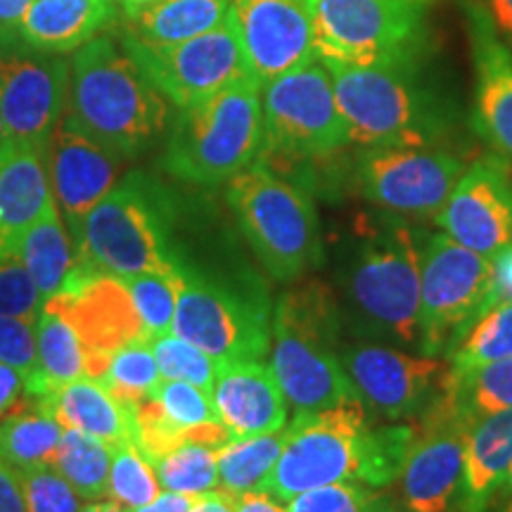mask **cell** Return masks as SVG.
I'll return each mask as SVG.
<instances>
[{
    "mask_svg": "<svg viewBox=\"0 0 512 512\" xmlns=\"http://www.w3.org/2000/svg\"><path fill=\"white\" fill-rule=\"evenodd\" d=\"M36 356L38 370L24 387L27 399H41L62 384L88 377V356L79 335L48 306H43L36 318Z\"/></svg>",
    "mask_w": 512,
    "mask_h": 512,
    "instance_id": "31",
    "label": "cell"
},
{
    "mask_svg": "<svg viewBox=\"0 0 512 512\" xmlns=\"http://www.w3.org/2000/svg\"><path fill=\"white\" fill-rule=\"evenodd\" d=\"M5 140H8V133H5V126H3V119H0V145L5 143Z\"/></svg>",
    "mask_w": 512,
    "mask_h": 512,
    "instance_id": "57",
    "label": "cell"
},
{
    "mask_svg": "<svg viewBox=\"0 0 512 512\" xmlns=\"http://www.w3.org/2000/svg\"><path fill=\"white\" fill-rule=\"evenodd\" d=\"M24 396V377L8 363L0 361V418L17 406Z\"/></svg>",
    "mask_w": 512,
    "mask_h": 512,
    "instance_id": "48",
    "label": "cell"
},
{
    "mask_svg": "<svg viewBox=\"0 0 512 512\" xmlns=\"http://www.w3.org/2000/svg\"><path fill=\"white\" fill-rule=\"evenodd\" d=\"M434 223L472 252L494 256L512 242V178L503 157L465 166Z\"/></svg>",
    "mask_w": 512,
    "mask_h": 512,
    "instance_id": "21",
    "label": "cell"
},
{
    "mask_svg": "<svg viewBox=\"0 0 512 512\" xmlns=\"http://www.w3.org/2000/svg\"><path fill=\"white\" fill-rule=\"evenodd\" d=\"M233 439L223 422L195 427L188 441L171 448L155 460V470L164 491L183 496H200L219 489V451Z\"/></svg>",
    "mask_w": 512,
    "mask_h": 512,
    "instance_id": "29",
    "label": "cell"
},
{
    "mask_svg": "<svg viewBox=\"0 0 512 512\" xmlns=\"http://www.w3.org/2000/svg\"><path fill=\"white\" fill-rule=\"evenodd\" d=\"M15 256L27 268L46 302L60 294L69 275L74 273L79 254H76L74 240L64 226L57 204L48 207L46 214L24 233Z\"/></svg>",
    "mask_w": 512,
    "mask_h": 512,
    "instance_id": "30",
    "label": "cell"
},
{
    "mask_svg": "<svg viewBox=\"0 0 512 512\" xmlns=\"http://www.w3.org/2000/svg\"><path fill=\"white\" fill-rule=\"evenodd\" d=\"M283 432L230 439L219 451L221 489L235 496L264 489L268 475L278 463L280 448H283Z\"/></svg>",
    "mask_w": 512,
    "mask_h": 512,
    "instance_id": "35",
    "label": "cell"
},
{
    "mask_svg": "<svg viewBox=\"0 0 512 512\" xmlns=\"http://www.w3.org/2000/svg\"><path fill=\"white\" fill-rule=\"evenodd\" d=\"M503 302H512V242L491 256V287L486 297V311Z\"/></svg>",
    "mask_w": 512,
    "mask_h": 512,
    "instance_id": "46",
    "label": "cell"
},
{
    "mask_svg": "<svg viewBox=\"0 0 512 512\" xmlns=\"http://www.w3.org/2000/svg\"><path fill=\"white\" fill-rule=\"evenodd\" d=\"M226 200L259 264L278 283H292L318 264L320 230L311 195L264 159L230 178Z\"/></svg>",
    "mask_w": 512,
    "mask_h": 512,
    "instance_id": "9",
    "label": "cell"
},
{
    "mask_svg": "<svg viewBox=\"0 0 512 512\" xmlns=\"http://www.w3.org/2000/svg\"><path fill=\"white\" fill-rule=\"evenodd\" d=\"M46 299L17 256L0 259V316L36 320Z\"/></svg>",
    "mask_w": 512,
    "mask_h": 512,
    "instance_id": "44",
    "label": "cell"
},
{
    "mask_svg": "<svg viewBox=\"0 0 512 512\" xmlns=\"http://www.w3.org/2000/svg\"><path fill=\"white\" fill-rule=\"evenodd\" d=\"M211 399L233 439L283 432L287 427V399L273 368L264 361L223 363Z\"/></svg>",
    "mask_w": 512,
    "mask_h": 512,
    "instance_id": "23",
    "label": "cell"
},
{
    "mask_svg": "<svg viewBox=\"0 0 512 512\" xmlns=\"http://www.w3.org/2000/svg\"><path fill=\"white\" fill-rule=\"evenodd\" d=\"M79 335L88 356V377L100 380L114 351L138 339H150L124 278L76 264L60 294L48 299Z\"/></svg>",
    "mask_w": 512,
    "mask_h": 512,
    "instance_id": "17",
    "label": "cell"
},
{
    "mask_svg": "<svg viewBox=\"0 0 512 512\" xmlns=\"http://www.w3.org/2000/svg\"><path fill=\"white\" fill-rule=\"evenodd\" d=\"M467 432H470V425L437 406L422 415L399 475L403 510H456L460 482H463Z\"/></svg>",
    "mask_w": 512,
    "mask_h": 512,
    "instance_id": "20",
    "label": "cell"
},
{
    "mask_svg": "<svg viewBox=\"0 0 512 512\" xmlns=\"http://www.w3.org/2000/svg\"><path fill=\"white\" fill-rule=\"evenodd\" d=\"M415 432V422H375L358 396L297 413L285 427L278 463L261 491L287 503L339 482L387 489L401 475Z\"/></svg>",
    "mask_w": 512,
    "mask_h": 512,
    "instance_id": "1",
    "label": "cell"
},
{
    "mask_svg": "<svg viewBox=\"0 0 512 512\" xmlns=\"http://www.w3.org/2000/svg\"><path fill=\"white\" fill-rule=\"evenodd\" d=\"M150 399L157 403L162 418L178 432H188L192 427L221 422L211 394L190 382L162 380Z\"/></svg>",
    "mask_w": 512,
    "mask_h": 512,
    "instance_id": "42",
    "label": "cell"
},
{
    "mask_svg": "<svg viewBox=\"0 0 512 512\" xmlns=\"http://www.w3.org/2000/svg\"><path fill=\"white\" fill-rule=\"evenodd\" d=\"M512 356V302L496 304L482 313L465 337L446 356L448 373L465 375Z\"/></svg>",
    "mask_w": 512,
    "mask_h": 512,
    "instance_id": "36",
    "label": "cell"
},
{
    "mask_svg": "<svg viewBox=\"0 0 512 512\" xmlns=\"http://www.w3.org/2000/svg\"><path fill=\"white\" fill-rule=\"evenodd\" d=\"M124 162L117 152L88 136L64 110L48 145V178L74 247L88 214L117 185Z\"/></svg>",
    "mask_w": 512,
    "mask_h": 512,
    "instance_id": "19",
    "label": "cell"
},
{
    "mask_svg": "<svg viewBox=\"0 0 512 512\" xmlns=\"http://www.w3.org/2000/svg\"><path fill=\"white\" fill-rule=\"evenodd\" d=\"M432 38L413 0H318L316 53L354 67L420 69Z\"/></svg>",
    "mask_w": 512,
    "mask_h": 512,
    "instance_id": "10",
    "label": "cell"
},
{
    "mask_svg": "<svg viewBox=\"0 0 512 512\" xmlns=\"http://www.w3.org/2000/svg\"><path fill=\"white\" fill-rule=\"evenodd\" d=\"M463 171V159L444 147H363L354 178L358 192L382 211L434 219Z\"/></svg>",
    "mask_w": 512,
    "mask_h": 512,
    "instance_id": "15",
    "label": "cell"
},
{
    "mask_svg": "<svg viewBox=\"0 0 512 512\" xmlns=\"http://www.w3.org/2000/svg\"><path fill=\"white\" fill-rule=\"evenodd\" d=\"M230 10L233 0H159L126 17V36L150 46H169L216 29Z\"/></svg>",
    "mask_w": 512,
    "mask_h": 512,
    "instance_id": "28",
    "label": "cell"
},
{
    "mask_svg": "<svg viewBox=\"0 0 512 512\" xmlns=\"http://www.w3.org/2000/svg\"><path fill=\"white\" fill-rule=\"evenodd\" d=\"M413 3H418V5H425V8H427V5L434 3V0H413Z\"/></svg>",
    "mask_w": 512,
    "mask_h": 512,
    "instance_id": "59",
    "label": "cell"
},
{
    "mask_svg": "<svg viewBox=\"0 0 512 512\" xmlns=\"http://www.w3.org/2000/svg\"><path fill=\"white\" fill-rule=\"evenodd\" d=\"M121 43L152 86L178 110L254 79L233 12L216 29L181 43L150 46L126 34Z\"/></svg>",
    "mask_w": 512,
    "mask_h": 512,
    "instance_id": "13",
    "label": "cell"
},
{
    "mask_svg": "<svg viewBox=\"0 0 512 512\" xmlns=\"http://www.w3.org/2000/svg\"><path fill=\"white\" fill-rule=\"evenodd\" d=\"M498 512H512V496L508 498V501H505V503H503V508H501V510H498Z\"/></svg>",
    "mask_w": 512,
    "mask_h": 512,
    "instance_id": "58",
    "label": "cell"
},
{
    "mask_svg": "<svg viewBox=\"0 0 512 512\" xmlns=\"http://www.w3.org/2000/svg\"><path fill=\"white\" fill-rule=\"evenodd\" d=\"M342 366L358 399L384 422L420 420L439 401L448 377V363L439 358L380 342L344 344Z\"/></svg>",
    "mask_w": 512,
    "mask_h": 512,
    "instance_id": "16",
    "label": "cell"
},
{
    "mask_svg": "<svg viewBox=\"0 0 512 512\" xmlns=\"http://www.w3.org/2000/svg\"><path fill=\"white\" fill-rule=\"evenodd\" d=\"M512 465V408L477 420L465 441L458 512H486Z\"/></svg>",
    "mask_w": 512,
    "mask_h": 512,
    "instance_id": "27",
    "label": "cell"
},
{
    "mask_svg": "<svg viewBox=\"0 0 512 512\" xmlns=\"http://www.w3.org/2000/svg\"><path fill=\"white\" fill-rule=\"evenodd\" d=\"M0 512H27L22 484L8 465L0 463Z\"/></svg>",
    "mask_w": 512,
    "mask_h": 512,
    "instance_id": "49",
    "label": "cell"
},
{
    "mask_svg": "<svg viewBox=\"0 0 512 512\" xmlns=\"http://www.w3.org/2000/svg\"><path fill=\"white\" fill-rule=\"evenodd\" d=\"M117 3H119V8L124 10V17H133V15H138L140 10L159 3V0H117Z\"/></svg>",
    "mask_w": 512,
    "mask_h": 512,
    "instance_id": "54",
    "label": "cell"
},
{
    "mask_svg": "<svg viewBox=\"0 0 512 512\" xmlns=\"http://www.w3.org/2000/svg\"><path fill=\"white\" fill-rule=\"evenodd\" d=\"M117 22V0H31L15 27L31 46L76 53Z\"/></svg>",
    "mask_w": 512,
    "mask_h": 512,
    "instance_id": "26",
    "label": "cell"
},
{
    "mask_svg": "<svg viewBox=\"0 0 512 512\" xmlns=\"http://www.w3.org/2000/svg\"><path fill=\"white\" fill-rule=\"evenodd\" d=\"M152 351H155L162 380L190 382L211 394L219 363L204 354L200 347H195L176 332H166V335L152 339Z\"/></svg>",
    "mask_w": 512,
    "mask_h": 512,
    "instance_id": "40",
    "label": "cell"
},
{
    "mask_svg": "<svg viewBox=\"0 0 512 512\" xmlns=\"http://www.w3.org/2000/svg\"><path fill=\"white\" fill-rule=\"evenodd\" d=\"M124 283L131 292L136 309L143 318L145 330L150 339L162 337L174 330L176 304H178V278L176 273H143L124 278Z\"/></svg>",
    "mask_w": 512,
    "mask_h": 512,
    "instance_id": "41",
    "label": "cell"
},
{
    "mask_svg": "<svg viewBox=\"0 0 512 512\" xmlns=\"http://www.w3.org/2000/svg\"><path fill=\"white\" fill-rule=\"evenodd\" d=\"M0 361L22 373L24 387L34 380L38 370L36 320L0 316Z\"/></svg>",
    "mask_w": 512,
    "mask_h": 512,
    "instance_id": "45",
    "label": "cell"
},
{
    "mask_svg": "<svg viewBox=\"0 0 512 512\" xmlns=\"http://www.w3.org/2000/svg\"><path fill=\"white\" fill-rule=\"evenodd\" d=\"M467 29L475 64L472 124L498 157L512 162V50L498 38L477 0L467 5Z\"/></svg>",
    "mask_w": 512,
    "mask_h": 512,
    "instance_id": "22",
    "label": "cell"
},
{
    "mask_svg": "<svg viewBox=\"0 0 512 512\" xmlns=\"http://www.w3.org/2000/svg\"><path fill=\"white\" fill-rule=\"evenodd\" d=\"M264 152L261 157L323 159L351 145L332 76L320 57L261 86ZM259 157V159H261Z\"/></svg>",
    "mask_w": 512,
    "mask_h": 512,
    "instance_id": "11",
    "label": "cell"
},
{
    "mask_svg": "<svg viewBox=\"0 0 512 512\" xmlns=\"http://www.w3.org/2000/svg\"><path fill=\"white\" fill-rule=\"evenodd\" d=\"M491 256L427 235L420 275V354L446 358L486 311Z\"/></svg>",
    "mask_w": 512,
    "mask_h": 512,
    "instance_id": "12",
    "label": "cell"
},
{
    "mask_svg": "<svg viewBox=\"0 0 512 512\" xmlns=\"http://www.w3.org/2000/svg\"><path fill=\"white\" fill-rule=\"evenodd\" d=\"M498 38L512 50V0H477Z\"/></svg>",
    "mask_w": 512,
    "mask_h": 512,
    "instance_id": "47",
    "label": "cell"
},
{
    "mask_svg": "<svg viewBox=\"0 0 512 512\" xmlns=\"http://www.w3.org/2000/svg\"><path fill=\"white\" fill-rule=\"evenodd\" d=\"M53 467L83 501H100L107 496L110 484L112 446L86 432L64 427Z\"/></svg>",
    "mask_w": 512,
    "mask_h": 512,
    "instance_id": "34",
    "label": "cell"
},
{
    "mask_svg": "<svg viewBox=\"0 0 512 512\" xmlns=\"http://www.w3.org/2000/svg\"><path fill=\"white\" fill-rule=\"evenodd\" d=\"M176 335L200 347L219 366L264 361L271 351V306L256 280L211 271L192 256L176 264Z\"/></svg>",
    "mask_w": 512,
    "mask_h": 512,
    "instance_id": "8",
    "label": "cell"
},
{
    "mask_svg": "<svg viewBox=\"0 0 512 512\" xmlns=\"http://www.w3.org/2000/svg\"><path fill=\"white\" fill-rule=\"evenodd\" d=\"M34 406L27 411L5 415L0 420V463L12 472H27L55 463L64 427L46 408Z\"/></svg>",
    "mask_w": 512,
    "mask_h": 512,
    "instance_id": "33",
    "label": "cell"
},
{
    "mask_svg": "<svg viewBox=\"0 0 512 512\" xmlns=\"http://www.w3.org/2000/svg\"><path fill=\"white\" fill-rule=\"evenodd\" d=\"M235 512H290L287 505L268 491H247L235 496Z\"/></svg>",
    "mask_w": 512,
    "mask_h": 512,
    "instance_id": "50",
    "label": "cell"
},
{
    "mask_svg": "<svg viewBox=\"0 0 512 512\" xmlns=\"http://www.w3.org/2000/svg\"><path fill=\"white\" fill-rule=\"evenodd\" d=\"M501 491L505 496H512V465L508 467V472H505V479L501 484Z\"/></svg>",
    "mask_w": 512,
    "mask_h": 512,
    "instance_id": "56",
    "label": "cell"
},
{
    "mask_svg": "<svg viewBox=\"0 0 512 512\" xmlns=\"http://www.w3.org/2000/svg\"><path fill=\"white\" fill-rule=\"evenodd\" d=\"M31 0H0V24H15Z\"/></svg>",
    "mask_w": 512,
    "mask_h": 512,
    "instance_id": "53",
    "label": "cell"
},
{
    "mask_svg": "<svg viewBox=\"0 0 512 512\" xmlns=\"http://www.w3.org/2000/svg\"><path fill=\"white\" fill-rule=\"evenodd\" d=\"M316 5L318 0H233L230 12L259 86L318 57Z\"/></svg>",
    "mask_w": 512,
    "mask_h": 512,
    "instance_id": "18",
    "label": "cell"
},
{
    "mask_svg": "<svg viewBox=\"0 0 512 512\" xmlns=\"http://www.w3.org/2000/svg\"><path fill=\"white\" fill-rule=\"evenodd\" d=\"M192 505V496L174 494V491H162L155 501L140 505V508H121V512H188Z\"/></svg>",
    "mask_w": 512,
    "mask_h": 512,
    "instance_id": "52",
    "label": "cell"
},
{
    "mask_svg": "<svg viewBox=\"0 0 512 512\" xmlns=\"http://www.w3.org/2000/svg\"><path fill=\"white\" fill-rule=\"evenodd\" d=\"M38 406L46 408L53 418L60 420L62 427L91 434V437L105 441V444H136V408L119 401L110 389L102 387L93 377H79V380L62 384L53 392L41 396Z\"/></svg>",
    "mask_w": 512,
    "mask_h": 512,
    "instance_id": "25",
    "label": "cell"
},
{
    "mask_svg": "<svg viewBox=\"0 0 512 512\" xmlns=\"http://www.w3.org/2000/svg\"><path fill=\"white\" fill-rule=\"evenodd\" d=\"M290 512H406L382 489L368 484L339 482L304 491L287 501Z\"/></svg>",
    "mask_w": 512,
    "mask_h": 512,
    "instance_id": "39",
    "label": "cell"
},
{
    "mask_svg": "<svg viewBox=\"0 0 512 512\" xmlns=\"http://www.w3.org/2000/svg\"><path fill=\"white\" fill-rule=\"evenodd\" d=\"M79 512H121V505L114 501H88L86 505H81Z\"/></svg>",
    "mask_w": 512,
    "mask_h": 512,
    "instance_id": "55",
    "label": "cell"
},
{
    "mask_svg": "<svg viewBox=\"0 0 512 512\" xmlns=\"http://www.w3.org/2000/svg\"><path fill=\"white\" fill-rule=\"evenodd\" d=\"M67 114L121 159L152 150L171 124L169 100L112 34L95 36L74 53Z\"/></svg>",
    "mask_w": 512,
    "mask_h": 512,
    "instance_id": "3",
    "label": "cell"
},
{
    "mask_svg": "<svg viewBox=\"0 0 512 512\" xmlns=\"http://www.w3.org/2000/svg\"><path fill=\"white\" fill-rule=\"evenodd\" d=\"M162 491L155 465L136 444L128 441L112 446L110 484H107L110 501L119 503L121 508H140L155 501Z\"/></svg>",
    "mask_w": 512,
    "mask_h": 512,
    "instance_id": "38",
    "label": "cell"
},
{
    "mask_svg": "<svg viewBox=\"0 0 512 512\" xmlns=\"http://www.w3.org/2000/svg\"><path fill=\"white\" fill-rule=\"evenodd\" d=\"M434 406L470 427L486 415L508 411L512 408V356L465 375L448 373Z\"/></svg>",
    "mask_w": 512,
    "mask_h": 512,
    "instance_id": "32",
    "label": "cell"
},
{
    "mask_svg": "<svg viewBox=\"0 0 512 512\" xmlns=\"http://www.w3.org/2000/svg\"><path fill=\"white\" fill-rule=\"evenodd\" d=\"M53 204L48 150L5 140L0 145V259L17 254L24 233Z\"/></svg>",
    "mask_w": 512,
    "mask_h": 512,
    "instance_id": "24",
    "label": "cell"
},
{
    "mask_svg": "<svg viewBox=\"0 0 512 512\" xmlns=\"http://www.w3.org/2000/svg\"><path fill=\"white\" fill-rule=\"evenodd\" d=\"M27 512H79L83 498L53 465L15 472Z\"/></svg>",
    "mask_w": 512,
    "mask_h": 512,
    "instance_id": "43",
    "label": "cell"
},
{
    "mask_svg": "<svg viewBox=\"0 0 512 512\" xmlns=\"http://www.w3.org/2000/svg\"><path fill=\"white\" fill-rule=\"evenodd\" d=\"M67 95V60L31 46L15 24H0V119L8 140L48 150Z\"/></svg>",
    "mask_w": 512,
    "mask_h": 512,
    "instance_id": "14",
    "label": "cell"
},
{
    "mask_svg": "<svg viewBox=\"0 0 512 512\" xmlns=\"http://www.w3.org/2000/svg\"><path fill=\"white\" fill-rule=\"evenodd\" d=\"M323 62L351 143L358 147H439L458 124V107L422 76V67Z\"/></svg>",
    "mask_w": 512,
    "mask_h": 512,
    "instance_id": "4",
    "label": "cell"
},
{
    "mask_svg": "<svg viewBox=\"0 0 512 512\" xmlns=\"http://www.w3.org/2000/svg\"><path fill=\"white\" fill-rule=\"evenodd\" d=\"M98 382L126 406L138 408V403L155 394V389L162 384V373H159L155 351H152V339H138V342L114 351L105 375Z\"/></svg>",
    "mask_w": 512,
    "mask_h": 512,
    "instance_id": "37",
    "label": "cell"
},
{
    "mask_svg": "<svg viewBox=\"0 0 512 512\" xmlns=\"http://www.w3.org/2000/svg\"><path fill=\"white\" fill-rule=\"evenodd\" d=\"M176 230L174 192L145 171H128L88 214L76 242V264L117 278L171 275L183 247Z\"/></svg>",
    "mask_w": 512,
    "mask_h": 512,
    "instance_id": "5",
    "label": "cell"
},
{
    "mask_svg": "<svg viewBox=\"0 0 512 512\" xmlns=\"http://www.w3.org/2000/svg\"><path fill=\"white\" fill-rule=\"evenodd\" d=\"M425 238L396 214L361 216L337 249L342 325L380 344L420 351V275Z\"/></svg>",
    "mask_w": 512,
    "mask_h": 512,
    "instance_id": "2",
    "label": "cell"
},
{
    "mask_svg": "<svg viewBox=\"0 0 512 512\" xmlns=\"http://www.w3.org/2000/svg\"><path fill=\"white\" fill-rule=\"evenodd\" d=\"M188 512H235V494L226 489H211L200 496H192Z\"/></svg>",
    "mask_w": 512,
    "mask_h": 512,
    "instance_id": "51",
    "label": "cell"
},
{
    "mask_svg": "<svg viewBox=\"0 0 512 512\" xmlns=\"http://www.w3.org/2000/svg\"><path fill=\"white\" fill-rule=\"evenodd\" d=\"M264 152L261 86L240 81L195 105L181 107L164 136L159 166L176 181L223 185Z\"/></svg>",
    "mask_w": 512,
    "mask_h": 512,
    "instance_id": "7",
    "label": "cell"
},
{
    "mask_svg": "<svg viewBox=\"0 0 512 512\" xmlns=\"http://www.w3.org/2000/svg\"><path fill=\"white\" fill-rule=\"evenodd\" d=\"M342 328L337 299L318 283L285 292L275 304L268 366L297 413L356 399L342 366Z\"/></svg>",
    "mask_w": 512,
    "mask_h": 512,
    "instance_id": "6",
    "label": "cell"
}]
</instances>
